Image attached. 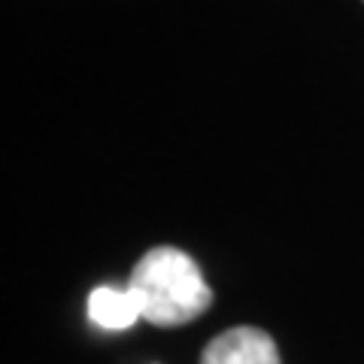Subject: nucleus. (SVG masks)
<instances>
[{"instance_id": "obj_2", "label": "nucleus", "mask_w": 364, "mask_h": 364, "mask_svg": "<svg viewBox=\"0 0 364 364\" xmlns=\"http://www.w3.org/2000/svg\"><path fill=\"white\" fill-rule=\"evenodd\" d=\"M200 364H282V361H279V349L267 331L252 325H240L231 328V331H222L213 343H207Z\"/></svg>"}, {"instance_id": "obj_1", "label": "nucleus", "mask_w": 364, "mask_h": 364, "mask_svg": "<svg viewBox=\"0 0 364 364\" xmlns=\"http://www.w3.org/2000/svg\"><path fill=\"white\" fill-rule=\"evenodd\" d=\"M124 289L140 304V316L158 328L195 322L213 304V291L198 264L173 246L149 249L136 261Z\"/></svg>"}, {"instance_id": "obj_3", "label": "nucleus", "mask_w": 364, "mask_h": 364, "mask_svg": "<svg viewBox=\"0 0 364 364\" xmlns=\"http://www.w3.org/2000/svg\"><path fill=\"white\" fill-rule=\"evenodd\" d=\"M88 318L97 328H107V331H124L143 316H140V304H136V298L128 289L100 286L88 298Z\"/></svg>"}]
</instances>
